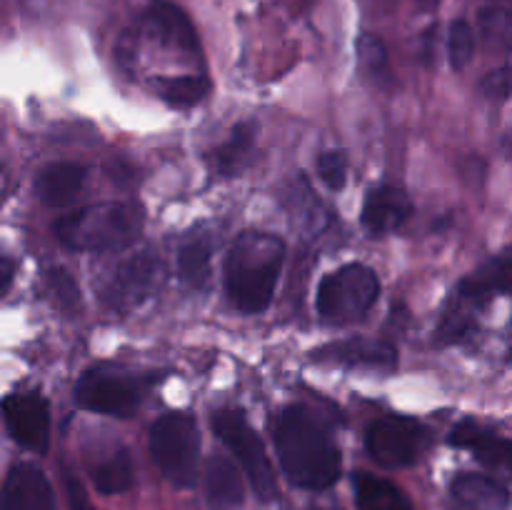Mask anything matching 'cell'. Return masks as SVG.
<instances>
[{"label": "cell", "mask_w": 512, "mask_h": 510, "mask_svg": "<svg viewBox=\"0 0 512 510\" xmlns=\"http://www.w3.org/2000/svg\"><path fill=\"white\" fill-rule=\"evenodd\" d=\"M430 445V430L423 423L403 415L375 420L365 435V448L385 468H408L418 463Z\"/></svg>", "instance_id": "8"}, {"label": "cell", "mask_w": 512, "mask_h": 510, "mask_svg": "<svg viewBox=\"0 0 512 510\" xmlns=\"http://www.w3.org/2000/svg\"><path fill=\"white\" fill-rule=\"evenodd\" d=\"M355 498L358 510H415L398 485L370 473L355 475Z\"/></svg>", "instance_id": "20"}, {"label": "cell", "mask_w": 512, "mask_h": 510, "mask_svg": "<svg viewBox=\"0 0 512 510\" xmlns=\"http://www.w3.org/2000/svg\"><path fill=\"white\" fill-rule=\"evenodd\" d=\"M450 495L458 510H508L510 493L490 475L463 473L450 483Z\"/></svg>", "instance_id": "14"}, {"label": "cell", "mask_w": 512, "mask_h": 510, "mask_svg": "<svg viewBox=\"0 0 512 510\" xmlns=\"http://www.w3.org/2000/svg\"><path fill=\"white\" fill-rule=\"evenodd\" d=\"M0 510H55L53 488L40 468L20 463L5 478Z\"/></svg>", "instance_id": "11"}, {"label": "cell", "mask_w": 512, "mask_h": 510, "mask_svg": "<svg viewBox=\"0 0 512 510\" xmlns=\"http://www.w3.org/2000/svg\"><path fill=\"white\" fill-rule=\"evenodd\" d=\"M285 260V243L270 233L238 235L225 255V293L240 313H263L273 303L280 270Z\"/></svg>", "instance_id": "2"}, {"label": "cell", "mask_w": 512, "mask_h": 510, "mask_svg": "<svg viewBox=\"0 0 512 510\" xmlns=\"http://www.w3.org/2000/svg\"><path fill=\"white\" fill-rule=\"evenodd\" d=\"M275 450L285 478L303 490H328L338 483L343 458L328 428L303 405H290L275 420Z\"/></svg>", "instance_id": "1"}, {"label": "cell", "mask_w": 512, "mask_h": 510, "mask_svg": "<svg viewBox=\"0 0 512 510\" xmlns=\"http://www.w3.org/2000/svg\"><path fill=\"white\" fill-rule=\"evenodd\" d=\"M413 215V203L405 190L395 185H378L368 193L363 208V225L368 233L385 235L398 230Z\"/></svg>", "instance_id": "12"}, {"label": "cell", "mask_w": 512, "mask_h": 510, "mask_svg": "<svg viewBox=\"0 0 512 510\" xmlns=\"http://www.w3.org/2000/svg\"><path fill=\"white\" fill-rule=\"evenodd\" d=\"M143 228V213L130 203H95L73 210L55 223V238L70 250L108 253L133 243Z\"/></svg>", "instance_id": "3"}, {"label": "cell", "mask_w": 512, "mask_h": 510, "mask_svg": "<svg viewBox=\"0 0 512 510\" xmlns=\"http://www.w3.org/2000/svg\"><path fill=\"white\" fill-rule=\"evenodd\" d=\"M155 90L163 100H168L175 108H190V105L203 103L210 93V83L198 75H185V78H160Z\"/></svg>", "instance_id": "21"}, {"label": "cell", "mask_w": 512, "mask_h": 510, "mask_svg": "<svg viewBox=\"0 0 512 510\" xmlns=\"http://www.w3.org/2000/svg\"><path fill=\"white\" fill-rule=\"evenodd\" d=\"M143 393V378L113 365H103V368L85 370L75 385V403L100 415L130 418L140 408Z\"/></svg>", "instance_id": "6"}, {"label": "cell", "mask_w": 512, "mask_h": 510, "mask_svg": "<svg viewBox=\"0 0 512 510\" xmlns=\"http://www.w3.org/2000/svg\"><path fill=\"white\" fill-rule=\"evenodd\" d=\"M48 285L53 290L55 300H58L63 308H73V305L80 303V290L78 283H75L73 275L63 268H55L48 273Z\"/></svg>", "instance_id": "27"}, {"label": "cell", "mask_w": 512, "mask_h": 510, "mask_svg": "<svg viewBox=\"0 0 512 510\" xmlns=\"http://www.w3.org/2000/svg\"><path fill=\"white\" fill-rule=\"evenodd\" d=\"M213 430L228 445L230 453L238 458L240 468H243L250 485H253V493L260 500H273L278 495L273 465H270L268 453H265L263 440L245 423L243 413H238V410H218L213 415Z\"/></svg>", "instance_id": "7"}, {"label": "cell", "mask_w": 512, "mask_h": 510, "mask_svg": "<svg viewBox=\"0 0 512 510\" xmlns=\"http://www.w3.org/2000/svg\"><path fill=\"white\" fill-rule=\"evenodd\" d=\"M380 295V280L368 265L350 263L328 273L318 288V313L330 325H350L365 318Z\"/></svg>", "instance_id": "4"}, {"label": "cell", "mask_w": 512, "mask_h": 510, "mask_svg": "<svg viewBox=\"0 0 512 510\" xmlns=\"http://www.w3.org/2000/svg\"><path fill=\"white\" fill-rule=\"evenodd\" d=\"M10 280H13V268H10V263H5V260H0V295L8 290Z\"/></svg>", "instance_id": "30"}, {"label": "cell", "mask_w": 512, "mask_h": 510, "mask_svg": "<svg viewBox=\"0 0 512 510\" xmlns=\"http://www.w3.org/2000/svg\"><path fill=\"white\" fill-rule=\"evenodd\" d=\"M150 455L165 478L178 488H190L198 473V425L185 413H168L150 428Z\"/></svg>", "instance_id": "5"}, {"label": "cell", "mask_w": 512, "mask_h": 510, "mask_svg": "<svg viewBox=\"0 0 512 510\" xmlns=\"http://www.w3.org/2000/svg\"><path fill=\"white\" fill-rule=\"evenodd\" d=\"M480 90H483L490 100H498V103L508 100V95H510V68L508 65H503V68H498V70H493L490 75H485V80L480 83Z\"/></svg>", "instance_id": "28"}, {"label": "cell", "mask_w": 512, "mask_h": 510, "mask_svg": "<svg viewBox=\"0 0 512 510\" xmlns=\"http://www.w3.org/2000/svg\"><path fill=\"white\" fill-rule=\"evenodd\" d=\"M475 55V35L468 20H455L448 33V58L455 70H465Z\"/></svg>", "instance_id": "24"}, {"label": "cell", "mask_w": 512, "mask_h": 510, "mask_svg": "<svg viewBox=\"0 0 512 510\" xmlns=\"http://www.w3.org/2000/svg\"><path fill=\"white\" fill-rule=\"evenodd\" d=\"M178 275L185 285L200 288L210 275V250L203 243L183 245L178 253Z\"/></svg>", "instance_id": "23"}, {"label": "cell", "mask_w": 512, "mask_h": 510, "mask_svg": "<svg viewBox=\"0 0 512 510\" xmlns=\"http://www.w3.org/2000/svg\"><path fill=\"white\" fill-rule=\"evenodd\" d=\"M203 488L210 510H238L245 500L243 475L225 455H213L205 463Z\"/></svg>", "instance_id": "13"}, {"label": "cell", "mask_w": 512, "mask_h": 510, "mask_svg": "<svg viewBox=\"0 0 512 510\" xmlns=\"http://www.w3.org/2000/svg\"><path fill=\"white\" fill-rule=\"evenodd\" d=\"M313 360L318 363H335L345 368H368V370H393L398 363V353L385 340L350 338L343 343H330L315 350Z\"/></svg>", "instance_id": "10"}, {"label": "cell", "mask_w": 512, "mask_h": 510, "mask_svg": "<svg viewBox=\"0 0 512 510\" xmlns=\"http://www.w3.org/2000/svg\"><path fill=\"white\" fill-rule=\"evenodd\" d=\"M255 133H258V128L250 120L248 123L235 125L230 138L210 153V168L218 175H223V178H233L240 170H245L255 148Z\"/></svg>", "instance_id": "19"}, {"label": "cell", "mask_w": 512, "mask_h": 510, "mask_svg": "<svg viewBox=\"0 0 512 510\" xmlns=\"http://www.w3.org/2000/svg\"><path fill=\"white\" fill-rule=\"evenodd\" d=\"M448 440L455 448L473 450L483 463L493 465V468H510V440L500 438L498 433L483 428V425L475 423V420H460V423L450 430Z\"/></svg>", "instance_id": "16"}, {"label": "cell", "mask_w": 512, "mask_h": 510, "mask_svg": "<svg viewBox=\"0 0 512 510\" xmlns=\"http://www.w3.org/2000/svg\"><path fill=\"white\" fill-rule=\"evenodd\" d=\"M358 60L360 68L365 70V75H370L373 80H385L390 75L388 68V50H385L383 40L375 38V35H363L358 40Z\"/></svg>", "instance_id": "25"}, {"label": "cell", "mask_w": 512, "mask_h": 510, "mask_svg": "<svg viewBox=\"0 0 512 510\" xmlns=\"http://www.w3.org/2000/svg\"><path fill=\"white\" fill-rule=\"evenodd\" d=\"M318 173L330 190L343 188L345 180H348V163H345L343 153H338V150H328V153L320 155Z\"/></svg>", "instance_id": "26"}, {"label": "cell", "mask_w": 512, "mask_h": 510, "mask_svg": "<svg viewBox=\"0 0 512 510\" xmlns=\"http://www.w3.org/2000/svg\"><path fill=\"white\" fill-rule=\"evenodd\" d=\"M93 485L103 495H118L130 490V485H133V463H130V455L125 450H120L113 458L100 463L93 470Z\"/></svg>", "instance_id": "22"}, {"label": "cell", "mask_w": 512, "mask_h": 510, "mask_svg": "<svg viewBox=\"0 0 512 510\" xmlns=\"http://www.w3.org/2000/svg\"><path fill=\"white\" fill-rule=\"evenodd\" d=\"M65 490H68L70 510H93V505H90V498H88V490L83 488V483H80L78 478L65 475Z\"/></svg>", "instance_id": "29"}, {"label": "cell", "mask_w": 512, "mask_h": 510, "mask_svg": "<svg viewBox=\"0 0 512 510\" xmlns=\"http://www.w3.org/2000/svg\"><path fill=\"white\" fill-rule=\"evenodd\" d=\"M85 180V168L78 163H55L48 165L43 173L38 175L35 183V193L50 208H63V205L73 203L75 195L80 193Z\"/></svg>", "instance_id": "18"}, {"label": "cell", "mask_w": 512, "mask_h": 510, "mask_svg": "<svg viewBox=\"0 0 512 510\" xmlns=\"http://www.w3.org/2000/svg\"><path fill=\"white\" fill-rule=\"evenodd\" d=\"M3 418L15 443L33 453H45L50 440V408L38 393L8 395L3 400Z\"/></svg>", "instance_id": "9"}, {"label": "cell", "mask_w": 512, "mask_h": 510, "mask_svg": "<svg viewBox=\"0 0 512 510\" xmlns=\"http://www.w3.org/2000/svg\"><path fill=\"white\" fill-rule=\"evenodd\" d=\"M155 278H158V263L153 258H133L125 265H120L115 278L110 280L108 298L115 305H135L150 295Z\"/></svg>", "instance_id": "17"}, {"label": "cell", "mask_w": 512, "mask_h": 510, "mask_svg": "<svg viewBox=\"0 0 512 510\" xmlns=\"http://www.w3.org/2000/svg\"><path fill=\"white\" fill-rule=\"evenodd\" d=\"M145 25L150 33L160 40V43L170 45L178 50H195L198 48V38H195V28L188 20V15L178 8V5L168 3V0H153L145 13Z\"/></svg>", "instance_id": "15"}]
</instances>
